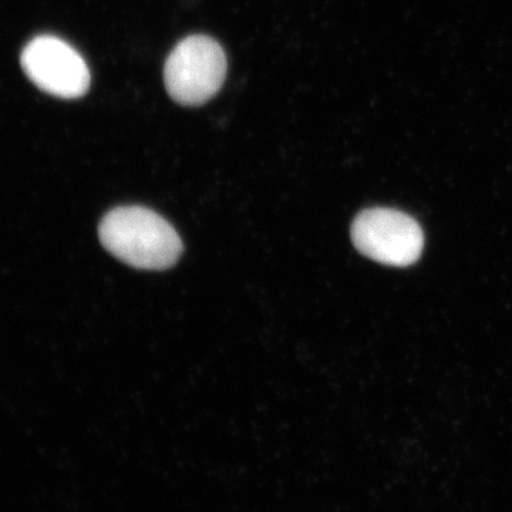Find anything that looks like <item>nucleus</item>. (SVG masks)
Returning <instances> with one entry per match:
<instances>
[{
	"instance_id": "obj_1",
	"label": "nucleus",
	"mask_w": 512,
	"mask_h": 512,
	"mask_svg": "<svg viewBox=\"0 0 512 512\" xmlns=\"http://www.w3.org/2000/svg\"><path fill=\"white\" fill-rule=\"evenodd\" d=\"M101 244L111 255L138 269H167L183 252L180 235L156 212L119 207L100 222Z\"/></svg>"
},
{
	"instance_id": "obj_4",
	"label": "nucleus",
	"mask_w": 512,
	"mask_h": 512,
	"mask_svg": "<svg viewBox=\"0 0 512 512\" xmlns=\"http://www.w3.org/2000/svg\"><path fill=\"white\" fill-rule=\"evenodd\" d=\"M23 72L42 92L59 99H79L90 87V70L83 56L56 36H37L20 56Z\"/></svg>"
},
{
	"instance_id": "obj_2",
	"label": "nucleus",
	"mask_w": 512,
	"mask_h": 512,
	"mask_svg": "<svg viewBox=\"0 0 512 512\" xmlns=\"http://www.w3.org/2000/svg\"><path fill=\"white\" fill-rule=\"evenodd\" d=\"M227 76V56L212 37L181 40L168 56L164 83L171 99L183 106H200L215 96Z\"/></svg>"
},
{
	"instance_id": "obj_3",
	"label": "nucleus",
	"mask_w": 512,
	"mask_h": 512,
	"mask_svg": "<svg viewBox=\"0 0 512 512\" xmlns=\"http://www.w3.org/2000/svg\"><path fill=\"white\" fill-rule=\"evenodd\" d=\"M355 247L367 258L390 266L412 265L423 251L420 225L402 211L370 208L352 225Z\"/></svg>"
}]
</instances>
